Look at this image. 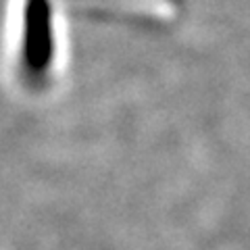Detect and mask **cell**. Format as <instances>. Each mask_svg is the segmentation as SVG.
Listing matches in <instances>:
<instances>
[{"instance_id": "obj_1", "label": "cell", "mask_w": 250, "mask_h": 250, "mask_svg": "<svg viewBox=\"0 0 250 250\" xmlns=\"http://www.w3.org/2000/svg\"><path fill=\"white\" fill-rule=\"evenodd\" d=\"M54 0H15L11 17V69L27 92H44L57 71L59 42Z\"/></svg>"}, {"instance_id": "obj_2", "label": "cell", "mask_w": 250, "mask_h": 250, "mask_svg": "<svg viewBox=\"0 0 250 250\" xmlns=\"http://www.w3.org/2000/svg\"><path fill=\"white\" fill-rule=\"evenodd\" d=\"M82 11H90L98 17L113 19H142V21H165L173 13L175 0H71Z\"/></svg>"}]
</instances>
